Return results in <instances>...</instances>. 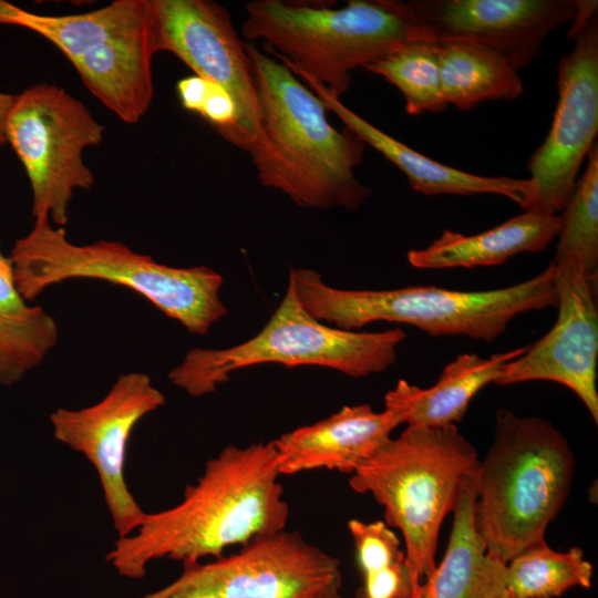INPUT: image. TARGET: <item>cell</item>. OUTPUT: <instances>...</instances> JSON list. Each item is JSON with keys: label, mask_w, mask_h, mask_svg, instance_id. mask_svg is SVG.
I'll list each match as a JSON object with an SVG mask.
<instances>
[{"label": "cell", "mask_w": 598, "mask_h": 598, "mask_svg": "<svg viewBox=\"0 0 598 598\" xmlns=\"http://www.w3.org/2000/svg\"><path fill=\"white\" fill-rule=\"evenodd\" d=\"M305 83L322 101L327 110L340 118L344 127L394 164L408 177L413 190L427 196L495 194L505 196L525 208L533 192L529 178L476 175L436 162L372 125L321 85L312 81Z\"/></svg>", "instance_id": "cell-17"}, {"label": "cell", "mask_w": 598, "mask_h": 598, "mask_svg": "<svg viewBox=\"0 0 598 598\" xmlns=\"http://www.w3.org/2000/svg\"><path fill=\"white\" fill-rule=\"evenodd\" d=\"M558 317L553 328L508 362L495 381H551L570 389L598 423V309L594 280L576 264L554 262Z\"/></svg>", "instance_id": "cell-14"}, {"label": "cell", "mask_w": 598, "mask_h": 598, "mask_svg": "<svg viewBox=\"0 0 598 598\" xmlns=\"http://www.w3.org/2000/svg\"><path fill=\"white\" fill-rule=\"evenodd\" d=\"M501 598H514V597L506 591Z\"/></svg>", "instance_id": "cell-31"}, {"label": "cell", "mask_w": 598, "mask_h": 598, "mask_svg": "<svg viewBox=\"0 0 598 598\" xmlns=\"http://www.w3.org/2000/svg\"><path fill=\"white\" fill-rule=\"evenodd\" d=\"M348 530L363 576V598H411L412 585L400 540L382 520L350 519Z\"/></svg>", "instance_id": "cell-26"}, {"label": "cell", "mask_w": 598, "mask_h": 598, "mask_svg": "<svg viewBox=\"0 0 598 598\" xmlns=\"http://www.w3.org/2000/svg\"><path fill=\"white\" fill-rule=\"evenodd\" d=\"M474 474L458 489L444 557L413 598H501L506 592V564L487 554L476 530Z\"/></svg>", "instance_id": "cell-20"}, {"label": "cell", "mask_w": 598, "mask_h": 598, "mask_svg": "<svg viewBox=\"0 0 598 598\" xmlns=\"http://www.w3.org/2000/svg\"><path fill=\"white\" fill-rule=\"evenodd\" d=\"M104 131L89 109L61 86L35 84L14 95L6 138L28 175L33 218L45 215L64 228L74 190H89L95 183L83 152L99 145Z\"/></svg>", "instance_id": "cell-9"}, {"label": "cell", "mask_w": 598, "mask_h": 598, "mask_svg": "<svg viewBox=\"0 0 598 598\" xmlns=\"http://www.w3.org/2000/svg\"><path fill=\"white\" fill-rule=\"evenodd\" d=\"M59 328L17 288L9 257L0 250V384L10 386L39 367L54 348Z\"/></svg>", "instance_id": "cell-24"}, {"label": "cell", "mask_w": 598, "mask_h": 598, "mask_svg": "<svg viewBox=\"0 0 598 598\" xmlns=\"http://www.w3.org/2000/svg\"><path fill=\"white\" fill-rule=\"evenodd\" d=\"M575 465L569 442L550 422L496 412L493 442L474 474L475 526L489 556L507 564L545 540L568 498Z\"/></svg>", "instance_id": "cell-4"}, {"label": "cell", "mask_w": 598, "mask_h": 598, "mask_svg": "<svg viewBox=\"0 0 598 598\" xmlns=\"http://www.w3.org/2000/svg\"><path fill=\"white\" fill-rule=\"evenodd\" d=\"M157 52L176 55L195 75L223 87L237 109L234 146L248 152L260 124L250 60L229 12L212 0H152Z\"/></svg>", "instance_id": "cell-13"}, {"label": "cell", "mask_w": 598, "mask_h": 598, "mask_svg": "<svg viewBox=\"0 0 598 598\" xmlns=\"http://www.w3.org/2000/svg\"><path fill=\"white\" fill-rule=\"evenodd\" d=\"M560 227V214L527 209L480 234L444 230L429 246L411 249L406 259L417 269L499 265L522 252L544 250L558 236Z\"/></svg>", "instance_id": "cell-21"}, {"label": "cell", "mask_w": 598, "mask_h": 598, "mask_svg": "<svg viewBox=\"0 0 598 598\" xmlns=\"http://www.w3.org/2000/svg\"><path fill=\"white\" fill-rule=\"evenodd\" d=\"M152 0H115L84 13L40 14L0 0V24L29 29L53 43L71 63L97 45L151 22Z\"/></svg>", "instance_id": "cell-22"}, {"label": "cell", "mask_w": 598, "mask_h": 598, "mask_svg": "<svg viewBox=\"0 0 598 598\" xmlns=\"http://www.w3.org/2000/svg\"><path fill=\"white\" fill-rule=\"evenodd\" d=\"M260 124L248 150L258 181L302 208L359 210L372 189L354 174L364 143L334 128L322 101L282 62L245 42Z\"/></svg>", "instance_id": "cell-2"}, {"label": "cell", "mask_w": 598, "mask_h": 598, "mask_svg": "<svg viewBox=\"0 0 598 598\" xmlns=\"http://www.w3.org/2000/svg\"><path fill=\"white\" fill-rule=\"evenodd\" d=\"M323 598H343L339 591L331 592Z\"/></svg>", "instance_id": "cell-30"}, {"label": "cell", "mask_w": 598, "mask_h": 598, "mask_svg": "<svg viewBox=\"0 0 598 598\" xmlns=\"http://www.w3.org/2000/svg\"><path fill=\"white\" fill-rule=\"evenodd\" d=\"M365 70L382 76L402 93L410 115L441 113L448 106L443 95L435 40L408 42Z\"/></svg>", "instance_id": "cell-27"}, {"label": "cell", "mask_w": 598, "mask_h": 598, "mask_svg": "<svg viewBox=\"0 0 598 598\" xmlns=\"http://www.w3.org/2000/svg\"><path fill=\"white\" fill-rule=\"evenodd\" d=\"M477 462L476 450L456 425L406 426L351 474L350 487L371 494L384 507L385 524L403 536L411 598L436 566L441 525Z\"/></svg>", "instance_id": "cell-7"}, {"label": "cell", "mask_w": 598, "mask_h": 598, "mask_svg": "<svg viewBox=\"0 0 598 598\" xmlns=\"http://www.w3.org/2000/svg\"><path fill=\"white\" fill-rule=\"evenodd\" d=\"M355 598H363V597H362L361 594L358 591L357 595H355Z\"/></svg>", "instance_id": "cell-32"}, {"label": "cell", "mask_w": 598, "mask_h": 598, "mask_svg": "<svg viewBox=\"0 0 598 598\" xmlns=\"http://www.w3.org/2000/svg\"><path fill=\"white\" fill-rule=\"evenodd\" d=\"M527 346L482 358L476 353L458 354L442 370L430 388L399 380L384 396V409L401 424L415 427H444L460 422L473 398L487 384L495 383L503 368L517 359Z\"/></svg>", "instance_id": "cell-19"}, {"label": "cell", "mask_w": 598, "mask_h": 598, "mask_svg": "<svg viewBox=\"0 0 598 598\" xmlns=\"http://www.w3.org/2000/svg\"><path fill=\"white\" fill-rule=\"evenodd\" d=\"M444 99L460 111L524 92L517 70L499 52L467 40H435Z\"/></svg>", "instance_id": "cell-23"}, {"label": "cell", "mask_w": 598, "mask_h": 598, "mask_svg": "<svg viewBox=\"0 0 598 598\" xmlns=\"http://www.w3.org/2000/svg\"><path fill=\"white\" fill-rule=\"evenodd\" d=\"M561 227L554 262L569 261L596 279L598 266V145L587 155L586 169L560 213Z\"/></svg>", "instance_id": "cell-28"}, {"label": "cell", "mask_w": 598, "mask_h": 598, "mask_svg": "<svg viewBox=\"0 0 598 598\" xmlns=\"http://www.w3.org/2000/svg\"><path fill=\"white\" fill-rule=\"evenodd\" d=\"M580 0H411L434 40L486 45L516 69L529 66L546 37L573 21Z\"/></svg>", "instance_id": "cell-15"}, {"label": "cell", "mask_w": 598, "mask_h": 598, "mask_svg": "<svg viewBox=\"0 0 598 598\" xmlns=\"http://www.w3.org/2000/svg\"><path fill=\"white\" fill-rule=\"evenodd\" d=\"M280 475L272 441L226 446L207 461L178 504L145 513L137 529L118 537L105 559L120 576L140 579L152 560L215 559L230 546L282 532L289 506Z\"/></svg>", "instance_id": "cell-1"}, {"label": "cell", "mask_w": 598, "mask_h": 598, "mask_svg": "<svg viewBox=\"0 0 598 598\" xmlns=\"http://www.w3.org/2000/svg\"><path fill=\"white\" fill-rule=\"evenodd\" d=\"M592 565L579 547L551 549L542 540L506 564V591L514 598H554L574 588H590Z\"/></svg>", "instance_id": "cell-25"}, {"label": "cell", "mask_w": 598, "mask_h": 598, "mask_svg": "<svg viewBox=\"0 0 598 598\" xmlns=\"http://www.w3.org/2000/svg\"><path fill=\"white\" fill-rule=\"evenodd\" d=\"M13 100L14 95L0 92V146L7 143L6 118Z\"/></svg>", "instance_id": "cell-29"}, {"label": "cell", "mask_w": 598, "mask_h": 598, "mask_svg": "<svg viewBox=\"0 0 598 598\" xmlns=\"http://www.w3.org/2000/svg\"><path fill=\"white\" fill-rule=\"evenodd\" d=\"M297 299L319 321L350 330L375 321L414 326L430 336H466L491 342L520 313L556 307L554 265L517 285L483 291L434 286L350 290L328 286L311 269L289 271Z\"/></svg>", "instance_id": "cell-6"}, {"label": "cell", "mask_w": 598, "mask_h": 598, "mask_svg": "<svg viewBox=\"0 0 598 598\" xmlns=\"http://www.w3.org/2000/svg\"><path fill=\"white\" fill-rule=\"evenodd\" d=\"M183 566L173 582L137 598H323L341 587L339 560L286 529Z\"/></svg>", "instance_id": "cell-11"}, {"label": "cell", "mask_w": 598, "mask_h": 598, "mask_svg": "<svg viewBox=\"0 0 598 598\" xmlns=\"http://www.w3.org/2000/svg\"><path fill=\"white\" fill-rule=\"evenodd\" d=\"M405 338L401 328L357 332L324 324L305 310L288 281L282 300L256 336L226 349L194 348L168 379L198 398L215 392L235 371L262 363L319 365L363 378L391 367Z\"/></svg>", "instance_id": "cell-8"}, {"label": "cell", "mask_w": 598, "mask_h": 598, "mask_svg": "<svg viewBox=\"0 0 598 598\" xmlns=\"http://www.w3.org/2000/svg\"><path fill=\"white\" fill-rule=\"evenodd\" d=\"M165 401L146 373L134 371L120 374L96 403L75 410L59 408L49 415L54 439L84 455L96 470L118 537L134 533L145 516L124 475L132 432Z\"/></svg>", "instance_id": "cell-12"}, {"label": "cell", "mask_w": 598, "mask_h": 598, "mask_svg": "<svg viewBox=\"0 0 598 598\" xmlns=\"http://www.w3.org/2000/svg\"><path fill=\"white\" fill-rule=\"evenodd\" d=\"M400 424L398 416L385 409L375 412L367 403L346 405L327 419L272 441L280 474L320 468L352 474Z\"/></svg>", "instance_id": "cell-16"}, {"label": "cell", "mask_w": 598, "mask_h": 598, "mask_svg": "<svg viewBox=\"0 0 598 598\" xmlns=\"http://www.w3.org/2000/svg\"><path fill=\"white\" fill-rule=\"evenodd\" d=\"M18 290L27 301L70 280L92 279L135 291L189 333L207 334L225 317L224 278L206 266L172 267L120 241L78 245L49 216L34 218L32 229L10 251Z\"/></svg>", "instance_id": "cell-5"}, {"label": "cell", "mask_w": 598, "mask_h": 598, "mask_svg": "<svg viewBox=\"0 0 598 598\" xmlns=\"http://www.w3.org/2000/svg\"><path fill=\"white\" fill-rule=\"evenodd\" d=\"M568 39L574 43L557 68L558 101L549 132L527 169L533 192L524 210L560 214L598 132V2L580 0Z\"/></svg>", "instance_id": "cell-10"}, {"label": "cell", "mask_w": 598, "mask_h": 598, "mask_svg": "<svg viewBox=\"0 0 598 598\" xmlns=\"http://www.w3.org/2000/svg\"><path fill=\"white\" fill-rule=\"evenodd\" d=\"M245 40L262 41L297 76L340 99L351 72L415 40H434L409 2L349 0L342 8L286 0H255L245 6Z\"/></svg>", "instance_id": "cell-3"}, {"label": "cell", "mask_w": 598, "mask_h": 598, "mask_svg": "<svg viewBox=\"0 0 598 598\" xmlns=\"http://www.w3.org/2000/svg\"><path fill=\"white\" fill-rule=\"evenodd\" d=\"M156 53L152 18L144 28L97 45L72 64L92 95L121 121L135 124L153 100Z\"/></svg>", "instance_id": "cell-18"}]
</instances>
